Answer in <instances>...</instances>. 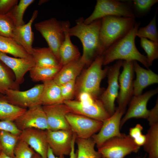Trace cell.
Listing matches in <instances>:
<instances>
[{"label": "cell", "mask_w": 158, "mask_h": 158, "mask_svg": "<svg viewBox=\"0 0 158 158\" xmlns=\"http://www.w3.org/2000/svg\"><path fill=\"white\" fill-rule=\"evenodd\" d=\"M83 17L76 20V25L68 29L69 35L75 36L80 40L83 47L81 59L86 65L89 66L99 56L102 55L104 50L99 37L101 19L86 24Z\"/></svg>", "instance_id": "cell-1"}, {"label": "cell", "mask_w": 158, "mask_h": 158, "mask_svg": "<svg viewBox=\"0 0 158 158\" xmlns=\"http://www.w3.org/2000/svg\"><path fill=\"white\" fill-rule=\"evenodd\" d=\"M140 23L137 22L124 37L109 47L103 53V65H107L116 60L138 61L149 69L146 56L141 54L135 43L137 31Z\"/></svg>", "instance_id": "cell-2"}, {"label": "cell", "mask_w": 158, "mask_h": 158, "mask_svg": "<svg viewBox=\"0 0 158 158\" xmlns=\"http://www.w3.org/2000/svg\"><path fill=\"white\" fill-rule=\"evenodd\" d=\"M101 20L99 37L104 51L126 35L137 23L134 18L115 16H106Z\"/></svg>", "instance_id": "cell-3"}, {"label": "cell", "mask_w": 158, "mask_h": 158, "mask_svg": "<svg viewBox=\"0 0 158 158\" xmlns=\"http://www.w3.org/2000/svg\"><path fill=\"white\" fill-rule=\"evenodd\" d=\"M103 61V55L98 56L78 78L75 82V93L77 95L85 92L99 98L104 91L100 87L101 83L107 75L109 68L107 66L102 69Z\"/></svg>", "instance_id": "cell-4"}, {"label": "cell", "mask_w": 158, "mask_h": 158, "mask_svg": "<svg viewBox=\"0 0 158 158\" xmlns=\"http://www.w3.org/2000/svg\"><path fill=\"white\" fill-rule=\"evenodd\" d=\"M109 16L135 18L129 1L97 0L94 10L84 23L88 24L93 21Z\"/></svg>", "instance_id": "cell-5"}, {"label": "cell", "mask_w": 158, "mask_h": 158, "mask_svg": "<svg viewBox=\"0 0 158 158\" xmlns=\"http://www.w3.org/2000/svg\"><path fill=\"white\" fill-rule=\"evenodd\" d=\"M140 148L129 135L123 134L105 142L98 148V151L101 158H124L132 152H137Z\"/></svg>", "instance_id": "cell-6"}, {"label": "cell", "mask_w": 158, "mask_h": 158, "mask_svg": "<svg viewBox=\"0 0 158 158\" xmlns=\"http://www.w3.org/2000/svg\"><path fill=\"white\" fill-rule=\"evenodd\" d=\"M35 26L45 40L49 47L59 62V49L65 39L61 22L52 18L36 23Z\"/></svg>", "instance_id": "cell-7"}, {"label": "cell", "mask_w": 158, "mask_h": 158, "mask_svg": "<svg viewBox=\"0 0 158 158\" xmlns=\"http://www.w3.org/2000/svg\"><path fill=\"white\" fill-rule=\"evenodd\" d=\"M123 61L122 60H118L113 66H109L107 75L108 86L99 98L111 116L114 114L116 110L114 102L118 95V79Z\"/></svg>", "instance_id": "cell-8"}, {"label": "cell", "mask_w": 158, "mask_h": 158, "mask_svg": "<svg viewBox=\"0 0 158 158\" xmlns=\"http://www.w3.org/2000/svg\"><path fill=\"white\" fill-rule=\"evenodd\" d=\"M133 61H123V70L119 75V92L116 98L118 107L125 113L126 107L133 96V82L134 71Z\"/></svg>", "instance_id": "cell-9"}, {"label": "cell", "mask_w": 158, "mask_h": 158, "mask_svg": "<svg viewBox=\"0 0 158 158\" xmlns=\"http://www.w3.org/2000/svg\"><path fill=\"white\" fill-rule=\"evenodd\" d=\"M71 129L76 138L87 139L92 136L101 128L103 122L71 112L66 116Z\"/></svg>", "instance_id": "cell-10"}, {"label": "cell", "mask_w": 158, "mask_h": 158, "mask_svg": "<svg viewBox=\"0 0 158 158\" xmlns=\"http://www.w3.org/2000/svg\"><path fill=\"white\" fill-rule=\"evenodd\" d=\"M43 88V84L35 85L24 91L8 89L5 93L11 104L24 109H29L40 105V99Z\"/></svg>", "instance_id": "cell-11"}, {"label": "cell", "mask_w": 158, "mask_h": 158, "mask_svg": "<svg viewBox=\"0 0 158 158\" xmlns=\"http://www.w3.org/2000/svg\"><path fill=\"white\" fill-rule=\"evenodd\" d=\"M13 122L21 131L30 128L49 130L46 114L40 105L28 109Z\"/></svg>", "instance_id": "cell-12"}, {"label": "cell", "mask_w": 158, "mask_h": 158, "mask_svg": "<svg viewBox=\"0 0 158 158\" xmlns=\"http://www.w3.org/2000/svg\"><path fill=\"white\" fill-rule=\"evenodd\" d=\"M47 143L54 154L64 157L70 154L73 132L71 129L46 130Z\"/></svg>", "instance_id": "cell-13"}, {"label": "cell", "mask_w": 158, "mask_h": 158, "mask_svg": "<svg viewBox=\"0 0 158 158\" xmlns=\"http://www.w3.org/2000/svg\"><path fill=\"white\" fill-rule=\"evenodd\" d=\"M124 113L118 107L116 108L114 114L103 122L98 133L91 137L97 148L110 139L123 135V133L120 132V124L122 116Z\"/></svg>", "instance_id": "cell-14"}, {"label": "cell", "mask_w": 158, "mask_h": 158, "mask_svg": "<svg viewBox=\"0 0 158 158\" xmlns=\"http://www.w3.org/2000/svg\"><path fill=\"white\" fill-rule=\"evenodd\" d=\"M158 92V88L148 91L138 96L133 95L129 103V107L124 116L121 120V129L128 120L132 118L147 119L150 110L147 109L149 100Z\"/></svg>", "instance_id": "cell-15"}, {"label": "cell", "mask_w": 158, "mask_h": 158, "mask_svg": "<svg viewBox=\"0 0 158 158\" xmlns=\"http://www.w3.org/2000/svg\"><path fill=\"white\" fill-rule=\"evenodd\" d=\"M63 103L72 112L102 122L111 116L99 99L91 104H84L72 100L64 101Z\"/></svg>", "instance_id": "cell-16"}, {"label": "cell", "mask_w": 158, "mask_h": 158, "mask_svg": "<svg viewBox=\"0 0 158 158\" xmlns=\"http://www.w3.org/2000/svg\"><path fill=\"white\" fill-rule=\"evenodd\" d=\"M42 107L46 116L49 130L71 129L66 116L72 112L64 103Z\"/></svg>", "instance_id": "cell-17"}, {"label": "cell", "mask_w": 158, "mask_h": 158, "mask_svg": "<svg viewBox=\"0 0 158 158\" xmlns=\"http://www.w3.org/2000/svg\"><path fill=\"white\" fill-rule=\"evenodd\" d=\"M19 139L27 144L42 158H47L48 148L46 130L30 128L21 131Z\"/></svg>", "instance_id": "cell-18"}, {"label": "cell", "mask_w": 158, "mask_h": 158, "mask_svg": "<svg viewBox=\"0 0 158 158\" xmlns=\"http://www.w3.org/2000/svg\"><path fill=\"white\" fill-rule=\"evenodd\" d=\"M0 60L9 68L14 73L16 83L18 85L24 81L26 73L35 66L33 59L12 57L0 52Z\"/></svg>", "instance_id": "cell-19"}, {"label": "cell", "mask_w": 158, "mask_h": 158, "mask_svg": "<svg viewBox=\"0 0 158 158\" xmlns=\"http://www.w3.org/2000/svg\"><path fill=\"white\" fill-rule=\"evenodd\" d=\"M38 14V11L35 10L28 23L16 27L13 33L12 38L31 55L33 48L32 44L34 39L32 25L33 22L37 17Z\"/></svg>", "instance_id": "cell-20"}, {"label": "cell", "mask_w": 158, "mask_h": 158, "mask_svg": "<svg viewBox=\"0 0 158 158\" xmlns=\"http://www.w3.org/2000/svg\"><path fill=\"white\" fill-rule=\"evenodd\" d=\"M136 78L133 82V95L142 94L143 90L151 85L158 83V75L151 70L140 66L136 61H133Z\"/></svg>", "instance_id": "cell-21"}, {"label": "cell", "mask_w": 158, "mask_h": 158, "mask_svg": "<svg viewBox=\"0 0 158 158\" xmlns=\"http://www.w3.org/2000/svg\"><path fill=\"white\" fill-rule=\"evenodd\" d=\"M61 23L64 32L65 39L59 48V63L62 66L80 56L78 48L71 42V36L68 33V29L70 28V22L68 21H62Z\"/></svg>", "instance_id": "cell-22"}, {"label": "cell", "mask_w": 158, "mask_h": 158, "mask_svg": "<svg viewBox=\"0 0 158 158\" xmlns=\"http://www.w3.org/2000/svg\"><path fill=\"white\" fill-rule=\"evenodd\" d=\"M85 65L80 56L63 66L53 80L59 86L70 81L75 80Z\"/></svg>", "instance_id": "cell-23"}, {"label": "cell", "mask_w": 158, "mask_h": 158, "mask_svg": "<svg viewBox=\"0 0 158 158\" xmlns=\"http://www.w3.org/2000/svg\"><path fill=\"white\" fill-rule=\"evenodd\" d=\"M43 82V88L40 104L46 106L63 103L60 86L53 79Z\"/></svg>", "instance_id": "cell-24"}, {"label": "cell", "mask_w": 158, "mask_h": 158, "mask_svg": "<svg viewBox=\"0 0 158 158\" xmlns=\"http://www.w3.org/2000/svg\"><path fill=\"white\" fill-rule=\"evenodd\" d=\"M31 56L35 61L36 66H62L49 47L33 48Z\"/></svg>", "instance_id": "cell-25"}, {"label": "cell", "mask_w": 158, "mask_h": 158, "mask_svg": "<svg viewBox=\"0 0 158 158\" xmlns=\"http://www.w3.org/2000/svg\"><path fill=\"white\" fill-rule=\"evenodd\" d=\"M27 109L11 104L5 95L0 93V121L14 122Z\"/></svg>", "instance_id": "cell-26"}, {"label": "cell", "mask_w": 158, "mask_h": 158, "mask_svg": "<svg viewBox=\"0 0 158 158\" xmlns=\"http://www.w3.org/2000/svg\"><path fill=\"white\" fill-rule=\"evenodd\" d=\"M0 52L10 54L14 57L31 58L29 54L13 39L0 36Z\"/></svg>", "instance_id": "cell-27"}, {"label": "cell", "mask_w": 158, "mask_h": 158, "mask_svg": "<svg viewBox=\"0 0 158 158\" xmlns=\"http://www.w3.org/2000/svg\"><path fill=\"white\" fill-rule=\"evenodd\" d=\"M145 135L144 150L148 154V158H158V122L150 125Z\"/></svg>", "instance_id": "cell-28"}, {"label": "cell", "mask_w": 158, "mask_h": 158, "mask_svg": "<svg viewBox=\"0 0 158 158\" xmlns=\"http://www.w3.org/2000/svg\"><path fill=\"white\" fill-rule=\"evenodd\" d=\"M8 89L19 90L13 71L0 60V93L5 94Z\"/></svg>", "instance_id": "cell-29"}, {"label": "cell", "mask_w": 158, "mask_h": 158, "mask_svg": "<svg viewBox=\"0 0 158 158\" xmlns=\"http://www.w3.org/2000/svg\"><path fill=\"white\" fill-rule=\"evenodd\" d=\"M78 149L77 158H101L99 153L95 150V144L91 138L84 139L76 138Z\"/></svg>", "instance_id": "cell-30"}, {"label": "cell", "mask_w": 158, "mask_h": 158, "mask_svg": "<svg viewBox=\"0 0 158 158\" xmlns=\"http://www.w3.org/2000/svg\"><path fill=\"white\" fill-rule=\"evenodd\" d=\"M62 66L39 67L35 66L29 71L30 75L34 82L53 80Z\"/></svg>", "instance_id": "cell-31"}, {"label": "cell", "mask_w": 158, "mask_h": 158, "mask_svg": "<svg viewBox=\"0 0 158 158\" xmlns=\"http://www.w3.org/2000/svg\"><path fill=\"white\" fill-rule=\"evenodd\" d=\"M19 136L7 131H0L1 151L6 155L14 158V149L19 140Z\"/></svg>", "instance_id": "cell-32"}, {"label": "cell", "mask_w": 158, "mask_h": 158, "mask_svg": "<svg viewBox=\"0 0 158 158\" xmlns=\"http://www.w3.org/2000/svg\"><path fill=\"white\" fill-rule=\"evenodd\" d=\"M157 9V8L154 16L146 26L139 27L137 31L136 36L140 38L149 39L150 40L158 43V32L156 25Z\"/></svg>", "instance_id": "cell-33"}, {"label": "cell", "mask_w": 158, "mask_h": 158, "mask_svg": "<svg viewBox=\"0 0 158 158\" xmlns=\"http://www.w3.org/2000/svg\"><path fill=\"white\" fill-rule=\"evenodd\" d=\"M129 1L135 17L145 16L152 7L158 2V0H133Z\"/></svg>", "instance_id": "cell-34"}, {"label": "cell", "mask_w": 158, "mask_h": 158, "mask_svg": "<svg viewBox=\"0 0 158 158\" xmlns=\"http://www.w3.org/2000/svg\"><path fill=\"white\" fill-rule=\"evenodd\" d=\"M140 39V45L146 53L147 63L150 67L152 65L154 61L158 58V43L146 38Z\"/></svg>", "instance_id": "cell-35"}, {"label": "cell", "mask_w": 158, "mask_h": 158, "mask_svg": "<svg viewBox=\"0 0 158 158\" xmlns=\"http://www.w3.org/2000/svg\"><path fill=\"white\" fill-rule=\"evenodd\" d=\"M16 27L10 13L0 15V36L12 38L13 32Z\"/></svg>", "instance_id": "cell-36"}, {"label": "cell", "mask_w": 158, "mask_h": 158, "mask_svg": "<svg viewBox=\"0 0 158 158\" xmlns=\"http://www.w3.org/2000/svg\"><path fill=\"white\" fill-rule=\"evenodd\" d=\"M34 1V0H20L10 12L16 27L25 24L23 20L24 14L26 9Z\"/></svg>", "instance_id": "cell-37"}, {"label": "cell", "mask_w": 158, "mask_h": 158, "mask_svg": "<svg viewBox=\"0 0 158 158\" xmlns=\"http://www.w3.org/2000/svg\"><path fill=\"white\" fill-rule=\"evenodd\" d=\"M35 152L27 144L19 139L14 149V158H32Z\"/></svg>", "instance_id": "cell-38"}, {"label": "cell", "mask_w": 158, "mask_h": 158, "mask_svg": "<svg viewBox=\"0 0 158 158\" xmlns=\"http://www.w3.org/2000/svg\"><path fill=\"white\" fill-rule=\"evenodd\" d=\"M75 80H72L60 86L64 101L72 100L75 93Z\"/></svg>", "instance_id": "cell-39"}, {"label": "cell", "mask_w": 158, "mask_h": 158, "mask_svg": "<svg viewBox=\"0 0 158 158\" xmlns=\"http://www.w3.org/2000/svg\"><path fill=\"white\" fill-rule=\"evenodd\" d=\"M18 0H0V15L10 13L18 4Z\"/></svg>", "instance_id": "cell-40"}, {"label": "cell", "mask_w": 158, "mask_h": 158, "mask_svg": "<svg viewBox=\"0 0 158 158\" xmlns=\"http://www.w3.org/2000/svg\"><path fill=\"white\" fill-rule=\"evenodd\" d=\"M5 130L13 134L19 135L21 131L16 127L13 122L8 121H0V131Z\"/></svg>", "instance_id": "cell-41"}, {"label": "cell", "mask_w": 158, "mask_h": 158, "mask_svg": "<svg viewBox=\"0 0 158 158\" xmlns=\"http://www.w3.org/2000/svg\"><path fill=\"white\" fill-rule=\"evenodd\" d=\"M78 101L84 104H91L95 102L99 98H95L89 93L82 92L77 95Z\"/></svg>", "instance_id": "cell-42"}, {"label": "cell", "mask_w": 158, "mask_h": 158, "mask_svg": "<svg viewBox=\"0 0 158 158\" xmlns=\"http://www.w3.org/2000/svg\"><path fill=\"white\" fill-rule=\"evenodd\" d=\"M149 122V125L153 123L158 122V99L156 102V104L154 107L151 110L147 118Z\"/></svg>", "instance_id": "cell-43"}, {"label": "cell", "mask_w": 158, "mask_h": 158, "mask_svg": "<svg viewBox=\"0 0 158 158\" xmlns=\"http://www.w3.org/2000/svg\"><path fill=\"white\" fill-rule=\"evenodd\" d=\"M143 129V127L140 124H137L135 127L130 128L129 135L133 140L137 138L142 134Z\"/></svg>", "instance_id": "cell-44"}, {"label": "cell", "mask_w": 158, "mask_h": 158, "mask_svg": "<svg viewBox=\"0 0 158 158\" xmlns=\"http://www.w3.org/2000/svg\"><path fill=\"white\" fill-rule=\"evenodd\" d=\"M76 136L75 134L73 133V138L71 144V151L70 154V158H77V152L76 150L75 152V140Z\"/></svg>", "instance_id": "cell-45"}, {"label": "cell", "mask_w": 158, "mask_h": 158, "mask_svg": "<svg viewBox=\"0 0 158 158\" xmlns=\"http://www.w3.org/2000/svg\"><path fill=\"white\" fill-rule=\"evenodd\" d=\"M146 140V135L142 134L139 137L133 140L135 143L140 147L143 145Z\"/></svg>", "instance_id": "cell-46"}, {"label": "cell", "mask_w": 158, "mask_h": 158, "mask_svg": "<svg viewBox=\"0 0 158 158\" xmlns=\"http://www.w3.org/2000/svg\"><path fill=\"white\" fill-rule=\"evenodd\" d=\"M47 158H64L56 156L53 154L51 149L49 146L47 153Z\"/></svg>", "instance_id": "cell-47"}, {"label": "cell", "mask_w": 158, "mask_h": 158, "mask_svg": "<svg viewBox=\"0 0 158 158\" xmlns=\"http://www.w3.org/2000/svg\"><path fill=\"white\" fill-rule=\"evenodd\" d=\"M0 158H15L12 157H9L4 153L1 151L0 153Z\"/></svg>", "instance_id": "cell-48"}, {"label": "cell", "mask_w": 158, "mask_h": 158, "mask_svg": "<svg viewBox=\"0 0 158 158\" xmlns=\"http://www.w3.org/2000/svg\"><path fill=\"white\" fill-rule=\"evenodd\" d=\"M32 158H42L41 156L36 152H35Z\"/></svg>", "instance_id": "cell-49"}, {"label": "cell", "mask_w": 158, "mask_h": 158, "mask_svg": "<svg viewBox=\"0 0 158 158\" xmlns=\"http://www.w3.org/2000/svg\"><path fill=\"white\" fill-rule=\"evenodd\" d=\"M1 147L0 145V153L1 152Z\"/></svg>", "instance_id": "cell-50"}]
</instances>
